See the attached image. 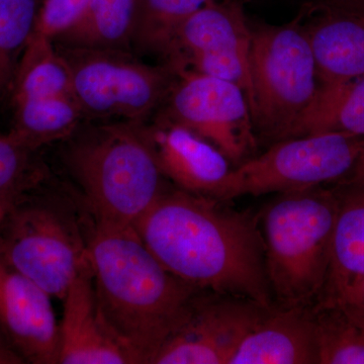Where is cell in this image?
Returning a JSON list of instances; mask_svg holds the SVG:
<instances>
[{"label":"cell","mask_w":364,"mask_h":364,"mask_svg":"<svg viewBox=\"0 0 364 364\" xmlns=\"http://www.w3.org/2000/svg\"><path fill=\"white\" fill-rule=\"evenodd\" d=\"M215 198L165 191L134 229L172 274L210 293L273 303L259 223Z\"/></svg>","instance_id":"obj_1"},{"label":"cell","mask_w":364,"mask_h":364,"mask_svg":"<svg viewBox=\"0 0 364 364\" xmlns=\"http://www.w3.org/2000/svg\"><path fill=\"white\" fill-rule=\"evenodd\" d=\"M87 258L105 320L139 363L152 364L203 291L170 273L132 227L95 223Z\"/></svg>","instance_id":"obj_2"},{"label":"cell","mask_w":364,"mask_h":364,"mask_svg":"<svg viewBox=\"0 0 364 364\" xmlns=\"http://www.w3.org/2000/svg\"><path fill=\"white\" fill-rule=\"evenodd\" d=\"M68 140L64 162L95 223L134 228L164 193L146 123L80 127Z\"/></svg>","instance_id":"obj_3"},{"label":"cell","mask_w":364,"mask_h":364,"mask_svg":"<svg viewBox=\"0 0 364 364\" xmlns=\"http://www.w3.org/2000/svg\"><path fill=\"white\" fill-rule=\"evenodd\" d=\"M338 213L333 186L279 193L260 215L274 305L312 308L324 293Z\"/></svg>","instance_id":"obj_4"},{"label":"cell","mask_w":364,"mask_h":364,"mask_svg":"<svg viewBox=\"0 0 364 364\" xmlns=\"http://www.w3.org/2000/svg\"><path fill=\"white\" fill-rule=\"evenodd\" d=\"M251 117L256 136L287 140L317 95L315 61L303 25L251 28Z\"/></svg>","instance_id":"obj_5"},{"label":"cell","mask_w":364,"mask_h":364,"mask_svg":"<svg viewBox=\"0 0 364 364\" xmlns=\"http://www.w3.org/2000/svg\"><path fill=\"white\" fill-rule=\"evenodd\" d=\"M70 70L72 95L85 119L145 124L177 78L168 63H144L133 51L56 47Z\"/></svg>","instance_id":"obj_6"},{"label":"cell","mask_w":364,"mask_h":364,"mask_svg":"<svg viewBox=\"0 0 364 364\" xmlns=\"http://www.w3.org/2000/svg\"><path fill=\"white\" fill-rule=\"evenodd\" d=\"M0 260L63 299L88 267L87 238L56 203L20 200L0 223Z\"/></svg>","instance_id":"obj_7"},{"label":"cell","mask_w":364,"mask_h":364,"mask_svg":"<svg viewBox=\"0 0 364 364\" xmlns=\"http://www.w3.org/2000/svg\"><path fill=\"white\" fill-rule=\"evenodd\" d=\"M363 139L343 134L299 136L272 144L230 170L215 200L263 196L340 183L353 173Z\"/></svg>","instance_id":"obj_8"},{"label":"cell","mask_w":364,"mask_h":364,"mask_svg":"<svg viewBox=\"0 0 364 364\" xmlns=\"http://www.w3.org/2000/svg\"><path fill=\"white\" fill-rule=\"evenodd\" d=\"M177 78L157 119L179 124L221 151L234 167L257 149V136L245 92L234 83L188 70Z\"/></svg>","instance_id":"obj_9"},{"label":"cell","mask_w":364,"mask_h":364,"mask_svg":"<svg viewBox=\"0 0 364 364\" xmlns=\"http://www.w3.org/2000/svg\"><path fill=\"white\" fill-rule=\"evenodd\" d=\"M267 308L251 299L203 291L188 321L152 364H230Z\"/></svg>","instance_id":"obj_10"},{"label":"cell","mask_w":364,"mask_h":364,"mask_svg":"<svg viewBox=\"0 0 364 364\" xmlns=\"http://www.w3.org/2000/svg\"><path fill=\"white\" fill-rule=\"evenodd\" d=\"M51 299L0 260V329L26 363H58L59 323Z\"/></svg>","instance_id":"obj_11"},{"label":"cell","mask_w":364,"mask_h":364,"mask_svg":"<svg viewBox=\"0 0 364 364\" xmlns=\"http://www.w3.org/2000/svg\"><path fill=\"white\" fill-rule=\"evenodd\" d=\"M62 301L58 363L139 364L100 311L90 264L79 273Z\"/></svg>","instance_id":"obj_12"},{"label":"cell","mask_w":364,"mask_h":364,"mask_svg":"<svg viewBox=\"0 0 364 364\" xmlns=\"http://www.w3.org/2000/svg\"><path fill=\"white\" fill-rule=\"evenodd\" d=\"M163 176L179 189L215 198L231 163L212 144L179 124L156 119L148 126Z\"/></svg>","instance_id":"obj_13"},{"label":"cell","mask_w":364,"mask_h":364,"mask_svg":"<svg viewBox=\"0 0 364 364\" xmlns=\"http://www.w3.org/2000/svg\"><path fill=\"white\" fill-rule=\"evenodd\" d=\"M230 364H318L313 306H268Z\"/></svg>","instance_id":"obj_14"},{"label":"cell","mask_w":364,"mask_h":364,"mask_svg":"<svg viewBox=\"0 0 364 364\" xmlns=\"http://www.w3.org/2000/svg\"><path fill=\"white\" fill-rule=\"evenodd\" d=\"M303 26L315 61L318 85L346 82L364 76V18L330 6Z\"/></svg>","instance_id":"obj_15"},{"label":"cell","mask_w":364,"mask_h":364,"mask_svg":"<svg viewBox=\"0 0 364 364\" xmlns=\"http://www.w3.org/2000/svg\"><path fill=\"white\" fill-rule=\"evenodd\" d=\"M251 26L236 0H207L182 23L164 63L198 54L250 55Z\"/></svg>","instance_id":"obj_16"},{"label":"cell","mask_w":364,"mask_h":364,"mask_svg":"<svg viewBox=\"0 0 364 364\" xmlns=\"http://www.w3.org/2000/svg\"><path fill=\"white\" fill-rule=\"evenodd\" d=\"M338 198L329 272L320 301L338 296L364 277V176L333 186Z\"/></svg>","instance_id":"obj_17"},{"label":"cell","mask_w":364,"mask_h":364,"mask_svg":"<svg viewBox=\"0 0 364 364\" xmlns=\"http://www.w3.org/2000/svg\"><path fill=\"white\" fill-rule=\"evenodd\" d=\"M321 134L364 138V76L335 85H318L317 95L289 139Z\"/></svg>","instance_id":"obj_18"},{"label":"cell","mask_w":364,"mask_h":364,"mask_svg":"<svg viewBox=\"0 0 364 364\" xmlns=\"http://www.w3.org/2000/svg\"><path fill=\"white\" fill-rule=\"evenodd\" d=\"M13 107L14 126L9 133L33 151L70 138L85 119L70 95L28 98L13 102Z\"/></svg>","instance_id":"obj_19"},{"label":"cell","mask_w":364,"mask_h":364,"mask_svg":"<svg viewBox=\"0 0 364 364\" xmlns=\"http://www.w3.org/2000/svg\"><path fill=\"white\" fill-rule=\"evenodd\" d=\"M135 0H90L78 20L53 42L60 48L132 50Z\"/></svg>","instance_id":"obj_20"},{"label":"cell","mask_w":364,"mask_h":364,"mask_svg":"<svg viewBox=\"0 0 364 364\" xmlns=\"http://www.w3.org/2000/svg\"><path fill=\"white\" fill-rule=\"evenodd\" d=\"M72 95L70 70L53 40L33 33L21 56L11 100Z\"/></svg>","instance_id":"obj_21"},{"label":"cell","mask_w":364,"mask_h":364,"mask_svg":"<svg viewBox=\"0 0 364 364\" xmlns=\"http://www.w3.org/2000/svg\"><path fill=\"white\" fill-rule=\"evenodd\" d=\"M207 0H135L132 50L136 54L168 52L177 31Z\"/></svg>","instance_id":"obj_22"},{"label":"cell","mask_w":364,"mask_h":364,"mask_svg":"<svg viewBox=\"0 0 364 364\" xmlns=\"http://www.w3.org/2000/svg\"><path fill=\"white\" fill-rule=\"evenodd\" d=\"M318 364H364V331L336 303L313 306Z\"/></svg>","instance_id":"obj_23"},{"label":"cell","mask_w":364,"mask_h":364,"mask_svg":"<svg viewBox=\"0 0 364 364\" xmlns=\"http://www.w3.org/2000/svg\"><path fill=\"white\" fill-rule=\"evenodd\" d=\"M43 0H0V102L11 97Z\"/></svg>","instance_id":"obj_24"},{"label":"cell","mask_w":364,"mask_h":364,"mask_svg":"<svg viewBox=\"0 0 364 364\" xmlns=\"http://www.w3.org/2000/svg\"><path fill=\"white\" fill-rule=\"evenodd\" d=\"M33 152L11 133L0 134V196L23 193L38 181Z\"/></svg>","instance_id":"obj_25"},{"label":"cell","mask_w":364,"mask_h":364,"mask_svg":"<svg viewBox=\"0 0 364 364\" xmlns=\"http://www.w3.org/2000/svg\"><path fill=\"white\" fill-rule=\"evenodd\" d=\"M90 0H43L33 33L54 40L78 20Z\"/></svg>","instance_id":"obj_26"},{"label":"cell","mask_w":364,"mask_h":364,"mask_svg":"<svg viewBox=\"0 0 364 364\" xmlns=\"http://www.w3.org/2000/svg\"><path fill=\"white\" fill-rule=\"evenodd\" d=\"M338 304L353 322L364 331V277L329 301Z\"/></svg>","instance_id":"obj_27"},{"label":"cell","mask_w":364,"mask_h":364,"mask_svg":"<svg viewBox=\"0 0 364 364\" xmlns=\"http://www.w3.org/2000/svg\"><path fill=\"white\" fill-rule=\"evenodd\" d=\"M26 363L13 344L7 339L4 333L0 329V364Z\"/></svg>","instance_id":"obj_28"},{"label":"cell","mask_w":364,"mask_h":364,"mask_svg":"<svg viewBox=\"0 0 364 364\" xmlns=\"http://www.w3.org/2000/svg\"><path fill=\"white\" fill-rule=\"evenodd\" d=\"M330 6L340 7L364 18V0H330Z\"/></svg>","instance_id":"obj_29"},{"label":"cell","mask_w":364,"mask_h":364,"mask_svg":"<svg viewBox=\"0 0 364 364\" xmlns=\"http://www.w3.org/2000/svg\"><path fill=\"white\" fill-rule=\"evenodd\" d=\"M21 195L23 193L0 196V223L6 217L7 213L11 210V208L21 200Z\"/></svg>","instance_id":"obj_30"},{"label":"cell","mask_w":364,"mask_h":364,"mask_svg":"<svg viewBox=\"0 0 364 364\" xmlns=\"http://www.w3.org/2000/svg\"><path fill=\"white\" fill-rule=\"evenodd\" d=\"M351 176H364V138L363 139V149H361L360 157H359L358 165H356Z\"/></svg>","instance_id":"obj_31"}]
</instances>
